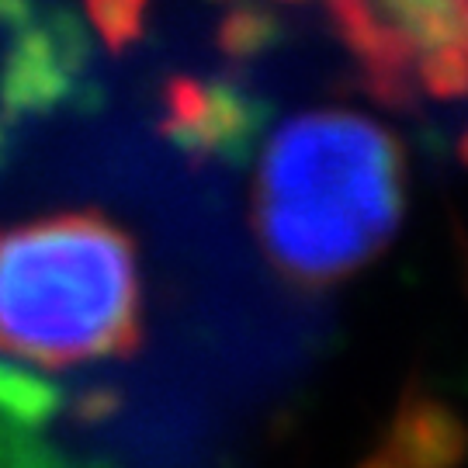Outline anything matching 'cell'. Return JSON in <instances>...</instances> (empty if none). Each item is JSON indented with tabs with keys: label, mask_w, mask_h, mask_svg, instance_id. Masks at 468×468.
<instances>
[{
	"label": "cell",
	"mask_w": 468,
	"mask_h": 468,
	"mask_svg": "<svg viewBox=\"0 0 468 468\" xmlns=\"http://www.w3.org/2000/svg\"><path fill=\"white\" fill-rule=\"evenodd\" d=\"M406 212V156L357 108H309L274 129L253 174V233L274 271L326 288L368 268Z\"/></svg>",
	"instance_id": "cell-1"
},
{
	"label": "cell",
	"mask_w": 468,
	"mask_h": 468,
	"mask_svg": "<svg viewBox=\"0 0 468 468\" xmlns=\"http://www.w3.org/2000/svg\"><path fill=\"white\" fill-rule=\"evenodd\" d=\"M465 261H468V247H465ZM465 274H468V271H465Z\"/></svg>",
	"instance_id": "cell-10"
},
{
	"label": "cell",
	"mask_w": 468,
	"mask_h": 468,
	"mask_svg": "<svg viewBox=\"0 0 468 468\" xmlns=\"http://www.w3.org/2000/svg\"><path fill=\"white\" fill-rule=\"evenodd\" d=\"M264 108L229 80L174 73L160 87V135L191 160H247Z\"/></svg>",
	"instance_id": "cell-4"
},
{
	"label": "cell",
	"mask_w": 468,
	"mask_h": 468,
	"mask_svg": "<svg viewBox=\"0 0 468 468\" xmlns=\"http://www.w3.org/2000/svg\"><path fill=\"white\" fill-rule=\"evenodd\" d=\"M385 444L410 468L468 465V423L434 392L410 385L392 410Z\"/></svg>",
	"instance_id": "cell-5"
},
{
	"label": "cell",
	"mask_w": 468,
	"mask_h": 468,
	"mask_svg": "<svg viewBox=\"0 0 468 468\" xmlns=\"http://www.w3.org/2000/svg\"><path fill=\"white\" fill-rule=\"evenodd\" d=\"M357 468H410V465H406L388 444H382V448H375L371 454H365V458L357 462Z\"/></svg>",
	"instance_id": "cell-9"
},
{
	"label": "cell",
	"mask_w": 468,
	"mask_h": 468,
	"mask_svg": "<svg viewBox=\"0 0 468 468\" xmlns=\"http://www.w3.org/2000/svg\"><path fill=\"white\" fill-rule=\"evenodd\" d=\"M139 340V250L115 218L80 208L0 226V351L69 368Z\"/></svg>",
	"instance_id": "cell-2"
},
{
	"label": "cell",
	"mask_w": 468,
	"mask_h": 468,
	"mask_svg": "<svg viewBox=\"0 0 468 468\" xmlns=\"http://www.w3.org/2000/svg\"><path fill=\"white\" fill-rule=\"evenodd\" d=\"M90 32L108 52H129L146 35L150 0H80Z\"/></svg>",
	"instance_id": "cell-6"
},
{
	"label": "cell",
	"mask_w": 468,
	"mask_h": 468,
	"mask_svg": "<svg viewBox=\"0 0 468 468\" xmlns=\"http://www.w3.org/2000/svg\"><path fill=\"white\" fill-rule=\"evenodd\" d=\"M271 38V17L261 15L257 7H233L218 25V49L226 56H253L268 46Z\"/></svg>",
	"instance_id": "cell-8"
},
{
	"label": "cell",
	"mask_w": 468,
	"mask_h": 468,
	"mask_svg": "<svg viewBox=\"0 0 468 468\" xmlns=\"http://www.w3.org/2000/svg\"><path fill=\"white\" fill-rule=\"evenodd\" d=\"M59 406L63 392L56 385L0 361V413H11L28 423H46L52 413H59Z\"/></svg>",
	"instance_id": "cell-7"
},
{
	"label": "cell",
	"mask_w": 468,
	"mask_h": 468,
	"mask_svg": "<svg viewBox=\"0 0 468 468\" xmlns=\"http://www.w3.org/2000/svg\"><path fill=\"white\" fill-rule=\"evenodd\" d=\"M87 28L56 0H0V160L28 125L87 101Z\"/></svg>",
	"instance_id": "cell-3"
}]
</instances>
